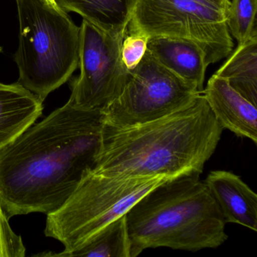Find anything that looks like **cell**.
<instances>
[{"label":"cell","instance_id":"obj_1","mask_svg":"<svg viewBox=\"0 0 257 257\" xmlns=\"http://www.w3.org/2000/svg\"><path fill=\"white\" fill-rule=\"evenodd\" d=\"M102 112L66 103L0 150V201L9 218L62 207L101 149Z\"/></svg>","mask_w":257,"mask_h":257},{"label":"cell","instance_id":"obj_2","mask_svg":"<svg viewBox=\"0 0 257 257\" xmlns=\"http://www.w3.org/2000/svg\"><path fill=\"white\" fill-rule=\"evenodd\" d=\"M222 131L200 94L185 109L138 125L104 124L92 171L112 177L200 175Z\"/></svg>","mask_w":257,"mask_h":257},{"label":"cell","instance_id":"obj_3","mask_svg":"<svg viewBox=\"0 0 257 257\" xmlns=\"http://www.w3.org/2000/svg\"><path fill=\"white\" fill-rule=\"evenodd\" d=\"M199 176L171 179L132 206L126 213L131 257L150 248L196 252L226 241V222Z\"/></svg>","mask_w":257,"mask_h":257},{"label":"cell","instance_id":"obj_4","mask_svg":"<svg viewBox=\"0 0 257 257\" xmlns=\"http://www.w3.org/2000/svg\"><path fill=\"white\" fill-rule=\"evenodd\" d=\"M19 82L44 102L79 67L80 27L55 0H16Z\"/></svg>","mask_w":257,"mask_h":257},{"label":"cell","instance_id":"obj_5","mask_svg":"<svg viewBox=\"0 0 257 257\" xmlns=\"http://www.w3.org/2000/svg\"><path fill=\"white\" fill-rule=\"evenodd\" d=\"M171 179L168 176L107 177L90 170L65 204L47 214L45 234L62 243L63 252L74 250L126 214L152 189Z\"/></svg>","mask_w":257,"mask_h":257},{"label":"cell","instance_id":"obj_6","mask_svg":"<svg viewBox=\"0 0 257 257\" xmlns=\"http://www.w3.org/2000/svg\"><path fill=\"white\" fill-rule=\"evenodd\" d=\"M129 34L193 42L208 65L227 58L234 43L225 15L194 0H139L127 26Z\"/></svg>","mask_w":257,"mask_h":257},{"label":"cell","instance_id":"obj_7","mask_svg":"<svg viewBox=\"0 0 257 257\" xmlns=\"http://www.w3.org/2000/svg\"><path fill=\"white\" fill-rule=\"evenodd\" d=\"M200 94L147 51L141 63L130 71L121 94L102 112L105 124L131 127L182 110Z\"/></svg>","mask_w":257,"mask_h":257},{"label":"cell","instance_id":"obj_8","mask_svg":"<svg viewBox=\"0 0 257 257\" xmlns=\"http://www.w3.org/2000/svg\"><path fill=\"white\" fill-rule=\"evenodd\" d=\"M127 34V31L105 32L83 19L79 41L80 74L70 83L68 104L103 112L121 94L130 77L121 55Z\"/></svg>","mask_w":257,"mask_h":257},{"label":"cell","instance_id":"obj_9","mask_svg":"<svg viewBox=\"0 0 257 257\" xmlns=\"http://www.w3.org/2000/svg\"><path fill=\"white\" fill-rule=\"evenodd\" d=\"M218 124L239 138L256 144L257 110L241 94L231 88L228 81L216 75L209 79L202 91Z\"/></svg>","mask_w":257,"mask_h":257},{"label":"cell","instance_id":"obj_10","mask_svg":"<svg viewBox=\"0 0 257 257\" xmlns=\"http://www.w3.org/2000/svg\"><path fill=\"white\" fill-rule=\"evenodd\" d=\"M204 183L226 223L239 224L257 231V195L240 177L229 171H213Z\"/></svg>","mask_w":257,"mask_h":257},{"label":"cell","instance_id":"obj_11","mask_svg":"<svg viewBox=\"0 0 257 257\" xmlns=\"http://www.w3.org/2000/svg\"><path fill=\"white\" fill-rule=\"evenodd\" d=\"M147 52L159 64L202 94L208 64L205 54L196 43L171 37H150Z\"/></svg>","mask_w":257,"mask_h":257},{"label":"cell","instance_id":"obj_12","mask_svg":"<svg viewBox=\"0 0 257 257\" xmlns=\"http://www.w3.org/2000/svg\"><path fill=\"white\" fill-rule=\"evenodd\" d=\"M43 109V101L19 82H0V150L34 124Z\"/></svg>","mask_w":257,"mask_h":257},{"label":"cell","instance_id":"obj_13","mask_svg":"<svg viewBox=\"0 0 257 257\" xmlns=\"http://www.w3.org/2000/svg\"><path fill=\"white\" fill-rule=\"evenodd\" d=\"M66 13H77L99 29L119 34L127 31L139 0H55Z\"/></svg>","mask_w":257,"mask_h":257},{"label":"cell","instance_id":"obj_14","mask_svg":"<svg viewBox=\"0 0 257 257\" xmlns=\"http://www.w3.org/2000/svg\"><path fill=\"white\" fill-rule=\"evenodd\" d=\"M215 75L257 106V37L238 44Z\"/></svg>","mask_w":257,"mask_h":257},{"label":"cell","instance_id":"obj_15","mask_svg":"<svg viewBox=\"0 0 257 257\" xmlns=\"http://www.w3.org/2000/svg\"><path fill=\"white\" fill-rule=\"evenodd\" d=\"M131 240L126 214L120 216L98 231L80 247L67 252H46L41 256L131 257Z\"/></svg>","mask_w":257,"mask_h":257},{"label":"cell","instance_id":"obj_16","mask_svg":"<svg viewBox=\"0 0 257 257\" xmlns=\"http://www.w3.org/2000/svg\"><path fill=\"white\" fill-rule=\"evenodd\" d=\"M257 0H231L225 13V22L231 37L238 44L257 37L255 15Z\"/></svg>","mask_w":257,"mask_h":257},{"label":"cell","instance_id":"obj_17","mask_svg":"<svg viewBox=\"0 0 257 257\" xmlns=\"http://www.w3.org/2000/svg\"><path fill=\"white\" fill-rule=\"evenodd\" d=\"M9 220L0 201V257L25 256L26 247L22 237L13 231Z\"/></svg>","mask_w":257,"mask_h":257},{"label":"cell","instance_id":"obj_18","mask_svg":"<svg viewBox=\"0 0 257 257\" xmlns=\"http://www.w3.org/2000/svg\"><path fill=\"white\" fill-rule=\"evenodd\" d=\"M149 37L144 34H129L121 45V59L126 68L132 71L136 68L147 51Z\"/></svg>","mask_w":257,"mask_h":257},{"label":"cell","instance_id":"obj_19","mask_svg":"<svg viewBox=\"0 0 257 257\" xmlns=\"http://www.w3.org/2000/svg\"><path fill=\"white\" fill-rule=\"evenodd\" d=\"M194 1L200 3V4L207 6L210 8L219 10V11L225 13V15L230 4V0H194Z\"/></svg>","mask_w":257,"mask_h":257}]
</instances>
